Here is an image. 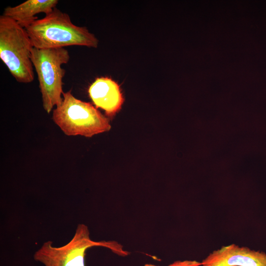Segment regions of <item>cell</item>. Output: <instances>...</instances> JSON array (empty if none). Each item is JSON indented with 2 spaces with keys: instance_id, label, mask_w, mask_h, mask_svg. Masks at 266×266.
<instances>
[{
  "instance_id": "cell-1",
  "label": "cell",
  "mask_w": 266,
  "mask_h": 266,
  "mask_svg": "<svg viewBox=\"0 0 266 266\" xmlns=\"http://www.w3.org/2000/svg\"><path fill=\"white\" fill-rule=\"evenodd\" d=\"M33 47L38 49L84 46L96 48L98 40L85 27L73 24L69 15L56 7L42 19L24 28Z\"/></svg>"
},
{
  "instance_id": "cell-2",
  "label": "cell",
  "mask_w": 266,
  "mask_h": 266,
  "mask_svg": "<svg viewBox=\"0 0 266 266\" xmlns=\"http://www.w3.org/2000/svg\"><path fill=\"white\" fill-rule=\"evenodd\" d=\"M33 48L24 27L9 17L0 16V58L20 83H29L34 79Z\"/></svg>"
},
{
  "instance_id": "cell-3",
  "label": "cell",
  "mask_w": 266,
  "mask_h": 266,
  "mask_svg": "<svg viewBox=\"0 0 266 266\" xmlns=\"http://www.w3.org/2000/svg\"><path fill=\"white\" fill-rule=\"evenodd\" d=\"M63 98L52 118L65 134L90 137L110 130L108 118L91 103L75 98L70 90L64 92Z\"/></svg>"
},
{
  "instance_id": "cell-4",
  "label": "cell",
  "mask_w": 266,
  "mask_h": 266,
  "mask_svg": "<svg viewBox=\"0 0 266 266\" xmlns=\"http://www.w3.org/2000/svg\"><path fill=\"white\" fill-rule=\"evenodd\" d=\"M94 246H102L121 256L128 255L122 246L114 241H95L91 239L87 226L77 225L74 236L65 245L56 247L52 242L48 241L34 253V259L45 266H85L86 250Z\"/></svg>"
},
{
  "instance_id": "cell-5",
  "label": "cell",
  "mask_w": 266,
  "mask_h": 266,
  "mask_svg": "<svg viewBox=\"0 0 266 266\" xmlns=\"http://www.w3.org/2000/svg\"><path fill=\"white\" fill-rule=\"evenodd\" d=\"M69 52L64 48L38 49L32 50L31 60L37 75L43 106L49 113L63 101V64L69 60Z\"/></svg>"
},
{
  "instance_id": "cell-6",
  "label": "cell",
  "mask_w": 266,
  "mask_h": 266,
  "mask_svg": "<svg viewBox=\"0 0 266 266\" xmlns=\"http://www.w3.org/2000/svg\"><path fill=\"white\" fill-rule=\"evenodd\" d=\"M202 266H266V254L233 244L214 251Z\"/></svg>"
},
{
  "instance_id": "cell-7",
  "label": "cell",
  "mask_w": 266,
  "mask_h": 266,
  "mask_svg": "<svg viewBox=\"0 0 266 266\" xmlns=\"http://www.w3.org/2000/svg\"><path fill=\"white\" fill-rule=\"evenodd\" d=\"M89 96L97 108L112 117L120 110L124 101L119 85L108 77H99L88 89Z\"/></svg>"
},
{
  "instance_id": "cell-8",
  "label": "cell",
  "mask_w": 266,
  "mask_h": 266,
  "mask_svg": "<svg viewBox=\"0 0 266 266\" xmlns=\"http://www.w3.org/2000/svg\"><path fill=\"white\" fill-rule=\"evenodd\" d=\"M58 3L57 0H28L16 6L6 7L2 15L15 20L25 28L38 19L36 14L49 13Z\"/></svg>"
},
{
  "instance_id": "cell-9",
  "label": "cell",
  "mask_w": 266,
  "mask_h": 266,
  "mask_svg": "<svg viewBox=\"0 0 266 266\" xmlns=\"http://www.w3.org/2000/svg\"><path fill=\"white\" fill-rule=\"evenodd\" d=\"M200 265H201V263L196 261L185 260L175 261L168 266H200Z\"/></svg>"
},
{
  "instance_id": "cell-10",
  "label": "cell",
  "mask_w": 266,
  "mask_h": 266,
  "mask_svg": "<svg viewBox=\"0 0 266 266\" xmlns=\"http://www.w3.org/2000/svg\"><path fill=\"white\" fill-rule=\"evenodd\" d=\"M144 266H158L152 264H145Z\"/></svg>"
}]
</instances>
